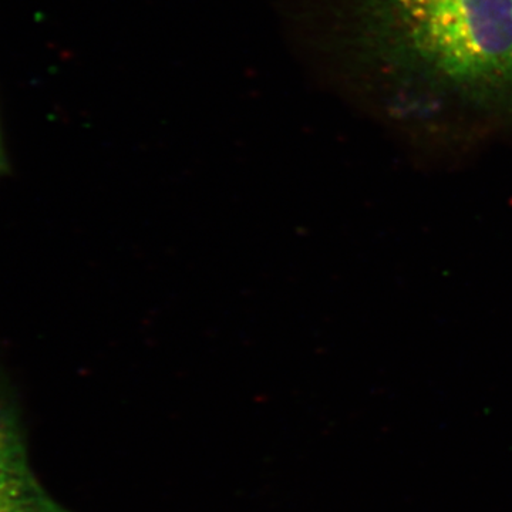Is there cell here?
I'll return each mask as SVG.
<instances>
[{
	"mask_svg": "<svg viewBox=\"0 0 512 512\" xmlns=\"http://www.w3.org/2000/svg\"><path fill=\"white\" fill-rule=\"evenodd\" d=\"M3 165H5V156H3L2 138H0V171L3 170Z\"/></svg>",
	"mask_w": 512,
	"mask_h": 512,
	"instance_id": "obj_3",
	"label": "cell"
},
{
	"mask_svg": "<svg viewBox=\"0 0 512 512\" xmlns=\"http://www.w3.org/2000/svg\"><path fill=\"white\" fill-rule=\"evenodd\" d=\"M357 57L390 113L512 116V0H350Z\"/></svg>",
	"mask_w": 512,
	"mask_h": 512,
	"instance_id": "obj_1",
	"label": "cell"
},
{
	"mask_svg": "<svg viewBox=\"0 0 512 512\" xmlns=\"http://www.w3.org/2000/svg\"><path fill=\"white\" fill-rule=\"evenodd\" d=\"M0 512H73L40 483L15 397L0 382Z\"/></svg>",
	"mask_w": 512,
	"mask_h": 512,
	"instance_id": "obj_2",
	"label": "cell"
}]
</instances>
